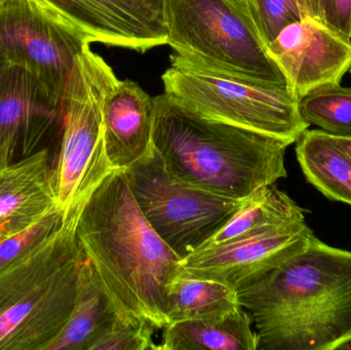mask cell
<instances>
[{
    "label": "cell",
    "instance_id": "obj_3",
    "mask_svg": "<svg viewBox=\"0 0 351 350\" xmlns=\"http://www.w3.org/2000/svg\"><path fill=\"white\" fill-rule=\"evenodd\" d=\"M288 144L198 116L165 92L154 98L152 147L172 176L229 199H243L287 178Z\"/></svg>",
    "mask_w": 351,
    "mask_h": 350
},
{
    "label": "cell",
    "instance_id": "obj_13",
    "mask_svg": "<svg viewBox=\"0 0 351 350\" xmlns=\"http://www.w3.org/2000/svg\"><path fill=\"white\" fill-rule=\"evenodd\" d=\"M84 252L0 314V350H43L69 320Z\"/></svg>",
    "mask_w": 351,
    "mask_h": 350
},
{
    "label": "cell",
    "instance_id": "obj_6",
    "mask_svg": "<svg viewBox=\"0 0 351 350\" xmlns=\"http://www.w3.org/2000/svg\"><path fill=\"white\" fill-rule=\"evenodd\" d=\"M168 45L202 67L288 86L245 0H165Z\"/></svg>",
    "mask_w": 351,
    "mask_h": 350
},
{
    "label": "cell",
    "instance_id": "obj_17",
    "mask_svg": "<svg viewBox=\"0 0 351 350\" xmlns=\"http://www.w3.org/2000/svg\"><path fill=\"white\" fill-rule=\"evenodd\" d=\"M117 314L112 298L84 255L78 267L75 302L69 320L43 350H90Z\"/></svg>",
    "mask_w": 351,
    "mask_h": 350
},
{
    "label": "cell",
    "instance_id": "obj_23",
    "mask_svg": "<svg viewBox=\"0 0 351 350\" xmlns=\"http://www.w3.org/2000/svg\"><path fill=\"white\" fill-rule=\"evenodd\" d=\"M154 331L156 329L140 316L119 314L90 350H158V345H154Z\"/></svg>",
    "mask_w": 351,
    "mask_h": 350
},
{
    "label": "cell",
    "instance_id": "obj_7",
    "mask_svg": "<svg viewBox=\"0 0 351 350\" xmlns=\"http://www.w3.org/2000/svg\"><path fill=\"white\" fill-rule=\"evenodd\" d=\"M123 171L144 217L181 260L199 250L247 199L220 197L175 178L154 147Z\"/></svg>",
    "mask_w": 351,
    "mask_h": 350
},
{
    "label": "cell",
    "instance_id": "obj_15",
    "mask_svg": "<svg viewBox=\"0 0 351 350\" xmlns=\"http://www.w3.org/2000/svg\"><path fill=\"white\" fill-rule=\"evenodd\" d=\"M49 147L0 170V242L58 209Z\"/></svg>",
    "mask_w": 351,
    "mask_h": 350
},
{
    "label": "cell",
    "instance_id": "obj_24",
    "mask_svg": "<svg viewBox=\"0 0 351 350\" xmlns=\"http://www.w3.org/2000/svg\"><path fill=\"white\" fill-rule=\"evenodd\" d=\"M245 2L266 47L285 27L304 16L299 0H245Z\"/></svg>",
    "mask_w": 351,
    "mask_h": 350
},
{
    "label": "cell",
    "instance_id": "obj_29",
    "mask_svg": "<svg viewBox=\"0 0 351 350\" xmlns=\"http://www.w3.org/2000/svg\"><path fill=\"white\" fill-rule=\"evenodd\" d=\"M4 61L2 60L1 55H0V70H1L2 66H3Z\"/></svg>",
    "mask_w": 351,
    "mask_h": 350
},
{
    "label": "cell",
    "instance_id": "obj_2",
    "mask_svg": "<svg viewBox=\"0 0 351 350\" xmlns=\"http://www.w3.org/2000/svg\"><path fill=\"white\" fill-rule=\"evenodd\" d=\"M76 236L119 314L167 327L168 290L181 259L138 207L123 170H113L80 212Z\"/></svg>",
    "mask_w": 351,
    "mask_h": 350
},
{
    "label": "cell",
    "instance_id": "obj_12",
    "mask_svg": "<svg viewBox=\"0 0 351 350\" xmlns=\"http://www.w3.org/2000/svg\"><path fill=\"white\" fill-rule=\"evenodd\" d=\"M267 51L298 99L322 86L340 84L351 67V40L311 16L285 27Z\"/></svg>",
    "mask_w": 351,
    "mask_h": 350
},
{
    "label": "cell",
    "instance_id": "obj_28",
    "mask_svg": "<svg viewBox=\"0 0 351 350\" xmlns=\"http://www.w3.org/2000/svg\"><path fill=\"white\" fill-rule=\"evenodd\" d=\"M333 137L337 143L350 154L351 158V137H336V136H333Z\"/></svg>",
    "mask_w": 351,
    "mask_h": 350
},
{
    "label": "cell",
    "instance_id": "obj_9",
    "mask_svg": "<svg viewBox=\"0 0 351 350\" xmlns=\"http://www.w3.org/2000/svg\"><path fill=\"white\" fill-rule=\"evenodd\" d=\"M313 236L306 221L284 224L196 251L180 261V271L239 292L304 250Z\"/></svg>",
    "mask_w": 351,
    "mask_h": 350
},
{
    "label": "cell",
    "instance_id": "obj_26",
    "mask_svg": "<svg viewBox=\"0 0 351 350\" xmlns=\"http://www.w3.org/2000/svg\"><path fill=\"white\" fill-rule=\"evenodd\" d=\"M319 18L326 26L351 40V0H319Z\"/></svg>",
    "mask_w": 351,
    "mask_h": 350
},
{
    "label": "cell",
    "instance_id": "obj_10",
    "mask_svg": "<svg viewBox=\"0 0 351 350\" xmlns=\"http://www.w3.org/2000/svg\"><path fill=\"white\" fill-rule=\"evenodd\" d=\"M80 32L109 47L145 53L168 45L165 0H37Z\"/></svg>",
    "mask_w": 351,
    "mask_h": 350
},
{
    "label": "cell",
    "instance_id": "obj_14",
    "mask_svg": "<svg viewBox=\"0 0 351 350\" xmlns=\"http://www.w3.org/2000/svg\"><path fill=\"white\" fill-rule=\"evenodd\" d=\"M154 98L137 82L119 80L103 105V137L114 170H125L152 148Z\"/></svg>",
    "mask_w": 351,
    "mask_h": 350
},
{
    "label": "cell",
    "instance_id": "obj_20",
    "mask_svg": "<svg viewBox=\"0 0 351 350\" xmlns=\"http://www.w3.org/2000/svg\"><path fill=\"white\" fill-rule=\"evenodd\" d=\"M305 221L304 210L276 184L260 187L199 249L224 244L284 224ZM198 251V250H197Z\"/></svg>",
    "mask_w": 351,
    "mask_h": 350
},
{
    "label": "cell",
    "instance_id": "obj_21",
    "mask_svg": "<svg viewBox=\"0 0 351 350\" xmlns=\"http://www.w3.org/2000/svg\"><path fill=\"white\" fill-rule=\"evenodd\" d=\"M239 306L237 292L228 286L196 279L180 271L168 290L167 326L222 316Z\"/></svg>",
    "mask_w": 351,
    "mask_h": 350
},
{
    "label": "cell",
    "instance_id": "obj_27",
    "mask_svg": "<svg viewBox=\"0 0 351 350\" xmlns=\"http://www.w3.org/2000/svg\"><path fill=\"white\" fill-rule=\"evenodd\" d=\"M303 16L319 18V0H299Z\"/></svg>",
    "mask_w": 351,
    "mask_h": 350
},
{
    "label": "cell",
    "instance_id": "obj_30",
    "mask_svg": "<svg viewBox=\"0 0 351 350\" xmlns=\"http://www.w3.org/2000/svg\"><path fill=\"white\" fill-rule=\"evenodd\" d=\"M4 1H5V0H0V4H1L2 2H4Z\"/></svg>",
    "mask_w": 351,
    "mask_h": 350
},
{
    "label": "cell",
    "instance_id": "obj_25",
    "mask_svg": "<svg viewBox=\"0 0 351 350\" xmlns=\"http://www.w3.org/2000/svg\"><path fill=\"white\" fill-rule=\"evenodd\" d=\"M62 222L63 215L57 209L27 229L0 242V273L53 234Z\"/></svg>",
    "mask_w": 351,
    "mask_h": 350
},
{
    "label": "cell",
    "instance_id": "obj_19",
    "mask_svg": "<svg viewBox=\"0 0 351 350\" xmlns=\"http://www.w3.org/2000/svg\"><path fill=\"white\" fill-rule=\"evenodd\" d=\"M296 155L309 184L330 201L351 205V158L333 136L306 129L296 142Z\"/></svg>",
    "mask_w": 351,
    "mask_h": 350
},
{
    "label": "cell",
    "instance_id": "obj_18",
    "mask_svg": "<svg viewBox=\"0 0 351 350\" xmlns=\"http://www.w3.org/2000/svg\"><path fill=\"white\" fill-rule=\"evenodd\" d=\"M245 308L214 318L168 325L158 350H258L259 337Z\"/></svg>",
    "mask_w": 351,
    "mask_h": 350
},
{
    "label": "cell",
    "instance_id": "obj_4",
    "mask_svg": "<svg viewBox=\"0 0 351 350\" xmlns=\"http://www.w3.org/2000/svg\"><path fill=\"white\" fill-rule=\"evenodd\" d=\"M119 79L98 53L86 47L76 60L63 100V127L51 183L63 220L80 217L97 187L114 168L103 137V105Z\"/></svg>",
    "mask_w": 351,
    "mask_h": 350
},
{
    "label": "cell",
    "instance_id": "obj_5",
    "mask_svg": "<svg viewBox=\"0 0 351 350\" xmlns=\"http://www.w3.org/2000/svg\"><path fill=\"white\" fill-rule=\"evenodd\" d=\"M162 74L165 92L186 110L228 125L296 143L309 127L301 116L299 99L288 86L217 71L170 55Z\"/></svg>",
    "mask_w": 351,
    "mask_h": 350
},
{
    "label": "cell",
    "instance_id": "obj_22",
    "mask_svg": "<svg viewBox=\"0 0 351 350\" xmlns=\"http://www.w3.org/2000/svg\"><path fill=\"white\" fill-rule=\"evenodd\" d=\"M298 106L309 125L336 137H351V88L322 86L299 99Z\"/></svg>",
    "mask_w": 351,
    "mask_h": 350
},
{
    "label": "cell",
    "instance_id": "obj_31",
    "mask_svg": "<svg viewBox=\"0 0 351 350\" xmlns=\"http://www.w3.org/2000/svg\"><path fill=\"white\" fill-rule=\"evenodd\" d=\"M348 72H350V73L351 74V67H350V71H348Z\"/></svg>",
    "mask_w": 351,
    "mask_h": 350
},
{
    "label": "cell",
    "instance_id": "obj_16",
    "mask_svg": "<svg viewBox=\"0 0 351 350\" xmlns=\"http://www.w3.org/2000/svg\"><path fill=\"white\" fill-rule=\"evenodd\" d=\"M77 220H63L53 234L0 273V314L82 254Z\"/></svg>",
    "mask_w": 351,
    "mask_h": 350
},
{
    "label": "cell",
    "instance_id": "obj_1",
    "mask_svg": "<svg viewBox=\"0 0 351 350\" xmlns=\"http://www.w3.org/2000/svg\"><path fill=\"white\" fill-rule=\"evenodd\" d=\"M258 350L351 349V252L313 234L308 246L237 292Z\"/></svg>",
    "mask_w": 351,
    "mask_h": 350
},
{
    "label": "cell",
    "instance_id": "obj_11",
    "mask_svg": "<svg viewBox=\"0 0 351 350\" xmlns=\"http://www.w3.org/2000/svg\"><path fill=\"white\" fill-rule=\"evenodd\" d=\"M62 127L63 105L53 102L26 70L4 63L0 70V170L61 137Z\"/></svg>",
    "mask_w": 351,
    "mask_h": 350
},
{
    "label": "cell",
    "instance_id": "obj_8",
    "mask_svg": "<svg viewBox=\"0 0 351 350\" xmlns=\"http://www.w3.org/2000/svg\"><path fill=\"white\" fill-rule=\"evenodd\" d=\"M92 39L37 0L0 4V55L38 82L53 102L63 105L76 60Z\"/></svg>",
    "mask_w": 351,
    "mask_h": 350
}]
</instances>
